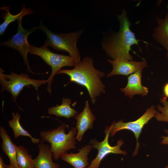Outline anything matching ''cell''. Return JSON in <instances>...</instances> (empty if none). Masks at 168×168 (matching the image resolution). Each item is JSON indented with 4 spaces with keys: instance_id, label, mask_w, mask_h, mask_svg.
I'll list each match as a JSON object with an SVG mask.
<instances>
[{
    "instance_id": "6da1fadb",
    "label": "cell",
    "mask_w": 168,
    "mask_h": 168,
    "mask_svg": "<svg viewBox=\"0 0 168 168\" xmlns=\"http://www.w3.org/2000/svg\"><path fill=\"white\" fill-rule=\"evenodd\" d=\"M120 24L118 32H114L102 42V48L107 54L113 60L120 58L133 61L129 52L133 44L138 46L140 40L130 29L131 23L127 16V12L123 9L120 15H117Z\"/></svg>"
},
{
    "instance_id": "7a4b0ae2",
    "label": "cell",
    "mask_w": 168,
    "mask_h": 168,
    "mask_svg": "<svg viewBox=\"0 0 168 168\" xmlns=\"http://www.w3.org/2000/svg\"><path fill=\"white\" fill-rule=\"evenodd\" d=\"M65 74L70 77V81L85 87L87 90L92 104L96 103L97 96L105 92V86L101 79L105 76L104 72L96 69L90 57H86L77 63L72 69L59 70L58 74Z\"/></svg>"
},
{
    "instance_id": "3957f363",
    "label": "cell",
    "mask_w": 168,
    "mask_h": 168,
    "mask_svg": "<svg viewBox=\"0 0 168 168\" xmlns=\"http://www.w3.org/2000/svg\"><path fill=\"white\" fill-rule=\"evenodd\" d=\"M67 127V125L63 124L55 129L42 131L40 133L41 140L50 144L53 158L55 160H58L68 151L76 148L77 130L72 127L66 133Z\"/></svg>"
},
{
    "instance_id": "277c9868",
    "label": "cell",
    "mask_w": 168,
    "mask_h": 168,
    "mask_svg": "<svg viewBox=\"0 0 168 168\" xmlns=\"http://www.w3.org/2000/svg\"><path fill=\"white\" fill-rule=\"evenodd\" d=\"M40 22L38 29L41 30L47 36L45 44L57 51L68 52L70 56L74 58L78 63L81 61L76 44L79 38L84 32V29L69 33H57L50 31L44 25L42 21Z\"/></svg>"
},
{
    "instance_id": "5b68a950",
    "label": "cell",
    "mask_w": 168,
    "mask_h": 168,
    "mask_svg": "<svg viewBox=\"0 0 168 168\" xmlns=\"http://www.w3.org/2000/svg\"><path fill=\"white\" fill-rule=\"evenodd\" d=\"M4 72V70L0 68L1 92L5 91L9 92L11 95L12 100L15 102L21 91L25 87L30 85H32L35 87L37 92L38 100H39L38 88L48 82V79L41 80L31 79L27 74L25 73H21L18 74L11 71L10 74H5Z\"/></svg>"
},
{
    "instance_id": "8992f818",
    "label": "cell",
    "mask_w": 168,
    "mask_h": 168,
    "mask_svg": "<svg viewBox=\"0 0 168 168\" xmlns=\"http://www.w3.org/2000/svg\"><path fill=\"white\" fill-rule=\"evenodd\" d=\"M45 44L41 47H36L30 44L29 53L38 55L50 66L52 69L50 75L48 78L47 89L51 94V86L55 75L58 74L59 70L65 66H75L78 63L73 57L55 53L51 52Z\"/></svg>"
},
{
    "instance_id": "52a82bcc",
    "label": "cell",
    "mask_w": 168,
    "mask_h": 168,
    "mask_svg": "<svg viewBox=\"0 0 168 168\" xmlns=\"http://www.w3.org/2000/svg\"><path fill=\"white\" fill-rule=\"evenodd\" d=\"M22 19L17 21L18 27L16 33L8 40L1 43L0 45L11 48L19 51L22 57L24 64L27 66V72L36 74L31 70L27 57V54L29 52L30 47V44L27 41V37L30 34L38 29V27L34 26L30 30H25L22 26Z\"/></svg>"
},
{
    "instance_id": "ba28073f",
    "label": "cell",
    "mask_w": 168,
    "mask_h": 168,
    "mask_svg": "<svg viewBox=\"0 0 168 168\" xmlns=\"http://www.w3.org/2000/svg\"><path fill=\"white\" fill-rule=\"evenodd\" d=\"M113 124V123L109 126L106 127L104 131L105 133V138L102 141L99 142L95 139L90 140V143L92 148L96 149L98 152L96 157L88 166V168H99L102 160L110 154H127V152L126 151L120 149L121 147L124 143L122 140H118L117 144L114 146H111L109 143V138Z\"/></svg>"
},
{
    "instance_id": "9c48e42d",
    "label": "cell",
    "mask_w": 168,
    "mask_h": 168,
    "mask_svg": "<svg viewBox=\"0 0 168 168\" xmlns=\"http://www.w3.org/2000/svg\"><path fill=\"white\" fill-rule=\"evenodd\" d=\"M158 112L155 109V106L152 105L147 109L143 115L134 121L124 122L122 119L116 123L114 121L110 132V135L113 137L116 132L122 130H128L132 131L134 134L137 141L136 147L133 154V156H135L138 154L139 147L138 139L142 128L152 118L155 117Z\"/></svg>"
},
{
    "instance_id": "30bf717a",
    "label": "cell",
    "mask_w": 168,
    "mask_h": 168,
    "mask_svg": "<svg viewBox=\"0 0 168 168\" xmlns=\"http://www.w3.org/2000/svg\"><path fill=\"white\" fill-rule=\"evenodd\" d=\"M107 61L113 66L112 71L107 75V77L118 75L128 76L138 70H143L147 66L145 61H133L117 58L114 60L108 59Z\"/></svg>"
},
{
    "instance_id": "8fae6325",
    "label": "cell",
    "mask_w": 168,
    "mask_h": 168,
    "mask_svg": "<svg viewBox=\"0 0 168 168\" xmlns=\"http://www.w3.org/2000/svg\"><path fill=\"white\" fill-rule=\"evenodd\" d=\"M74 118L77 121L75 127L77 130L76 140L80 141L85 132L87 130L93 128V123L96 119L90 108L88 100L86 101L82 111L79 114H76Z\"/></svg>"
},
{
    "instance_id": "7c38bea8",
    "label": "cell",
    "mask_w": 168,
    "mask_h": 168,
    "mask_svg": "<svg viewBox=\"0 0 168 168\" xmlns=\"http://www.w3.org/2000/svg\"><path fill=\"white\" fill-rule=\"evenodd\" d=\"M143 70L137 71L128 77V82L126 86L120 89L126 96L132 98L135 95H147L148 91L147 87L142 85L141 82L142 73Z\"/></svg>"
},
{
    "instance_id": "4fadbf2b",
    "label": "cell",
    "mask_w": 168,
    "mask_h": 168,
    "mask_svg": "<svg viewBox=\"0 0 168 168\" xmlns=\"http://www.w3.org/2000/svg\"><path fill=\"white\" fill-rule=\"evenodd\" d=\"M92 148L91 144L86 145L78 149V153H66L61 158L74 168H85L89 165L88 155Z\"/></svg>"
},
{
    "instance_id": "5bb4252c",
    "label": "cell",
    "mask_w": 168,
    "mask_h": 168,
    "mask_svg": "<svg viewBox=\"0 0 168 168\" xmlns=\"http://www.w3.org/2000/svg\"><path fill=\"white\" fill-rule=\"evenodd\" d=\"M39 149L37 156L34 159L35 168H58L59 164L54 163L52 160L53 153L49 145L42 140L38 143Z\"/></svg>"
},
{
    "instance_id": "9a60e30c",
    "label": "cell",
    "mask_w": 168,
    "mask_h": 168,
    "mask_svg": "<svg viewBox=\"0 0 168 168\" xmlns=\"http://www.w3.org/2000/svg\"><path fill=\"white\" fill-rule=\"evenodd\" d=\"M167 13L164 18H156L157 26L154 29L152 36L166 51L168 58V5Z\"/></svg>"
},
{
    "instance_id": "2e32d148",
    "label": "cell",
    "mask_w": 168,
    "mask_h": 168,
    "mask_svg": "<svg viewBox=\"0 0 168 168\" xmlns=\"http://www.w3.org/2000/svg\"><path fill=\"white\" fill-rule=\"evenodd\" d=\"M0 136L2 140V150L8 157L10 165L19 168L16 161V145L12 142L6 130L2 126L0 127Z\"/></svg>"
},
{
    "instance_id": "e0dca14e",
    "label": "cell",
    "mask_w": 168,
    "mask_h": 168,
    "mask_svg": "<svg viewBox=\"0 0 168 168\" xmlns=\"http://www.w3.org/2000/svg\"><path fill=\"white\" fill-rule=\"evenodd\" d=\"M0 9L5 11L6 12L2 13V18L4 21L0 25V35H2L5 32L8 25L12 22L22 19L23 17L26 15L31 14L33 11L31 8H26L25 5L22 6L21 11L18 14L12 15L11 13L10 10L11 9L9 6H6L4 5Z\"/></svg>"
},
{
    "instance_id": "ac0fdd59",
    "label": "cell",
    "mask_w": 168,
    "mask_h": 168,
    "mask_svg": "<svg viewBox=\"0 0 168 168\" xmlns=\"http://www.w3.org/2000/svg\"><path fill=\"white\" fill-rule=\"evenodd\" d=\"M71 99L63 98L61 105H57L48 109V113L50 115H55L57 117H64L68 119L74 117L78 114V112L71 107Z\"/></svg>"
},
{
    "instance_id": "d6986e66",
    "label": "cell",
    "mask_w": 168,
    "mask_h": 168,
    "mask_svg": "<svg viewBox=\"0 0 168 168\" xmlns=\"http://www.w3.org/2000/svg\"><path fill=\"white\" fill-rule=\"evenodd\" d=\"M12 119L8 121V125L12 129L14 137L16 138L20 136H27L31 139V142L34 144L38 143L40 138H33L27 131L21 126L20 122L21 115L18 113H12Z\"/></svg>"
},
{
    "instance_id": "ffe728a7",
    "label": "cell",
    "mask_w": 168,
    "mask_h": 168,
    "mask_svg": "<svg viewBox=\"0 0 168 168\" xmlns=\"http://www.w3.org/2000/svg\"><path fill=\"white\" fill-rule=\"evenodd\" d=\"M16 154L19 168H35L34 159L23 146L16 145Z\"/></svg>"
},
{
    "instance_id": "44dd1931",
    "label": "cell",
    "mask_w": 168,
    "mask_h": 168,
    "mask_svg": "<svg viewBox=\"0 0 168 168\" xmlns=\"http://www.w3.org/2000/svg\"><path fill=\"white\" fill-rule=\"evenodd\" d=\"M162 105H158L157 107L159 112L155 116L156 120L159 122H168V101L165 96L162 97L161 99Z\"/></svg>"
},
{
    "instance_id": "7402d4cb",
    "label": "cell",
    "mask_w": 168,
    "mask_h": 168,
    "mask_svg": "<svg viewBox=\"0 0 168 168\" xmlns=\"http://www.w3.org/2000/svg\"><path fill=\"white\" fill-rule=\"evenodd\" d=\"M164 132L167 134V136H164L161 137L162 139L161 143V144L168 145V130L165 129Z\"/></svg>"
},
{
    "instance_id": "603a6c76",
    "label": "cell",
    "mask_w": 168,
    "mask_h": 168,
    "mask_svg": "<svg viewBox=\"0 0 168 168\" xmlns=\"http://www.w3.org/2000/svg\"><path fill=\"white\" fill-rule=\"evenodd\" d=\"M163 93L164 96L166 98H168V82L166 83L164 86Z\"/></svg>"
},
{
    "instance_id": "cb8c5ba5",
    "label": "cell",
    "mask_w": 168,
    "mask_h": 168,
    "mask_svg": "<svg viewBox=\"0 0 168 168\" xmlns=\"http://www.w3.org/2000/svg\"><path fill=\"white\" fill-rule=\"evenodd\" d=\"M5 164L4 160L1 156H0V168H5Z\"/></svg>"
},
{
    "instance_id": "d4e9b609",
    "label": "cell",
    "mask_w": 168,
    "mask_h": 168,
    "mask_svg": "<svg viewBox=\"0 0 168 168\" xmlns=\"http://www.w3.org/2000/svg\"><path fill=\"white\" fill-rule=\"evenodd\" d=\"M5 168H16L11 165H7L5 164Z\"/></svg>"
},
{
    "instance_id": "484cf974",
    "label": "cell",
    "mask_w": 168,
    "mask_h": 168,
    "mask_svg": "<svg viewBox=\"0 0 168 168\" xmlns=\"http://www.w3.org/2000/svg\"><path fill=\"white\" fill-rule=\"evenodd\" d=\"M165 168H168V166H166Z\"/></svg>"
},
{
    "instance_id": "4316f807",
    "label": "cell",
    "mask_w": 168,
    "mask_h": 168,
    "mask_svg": "<svg viewBox=\"0 0 168 168\" xmlns=\"http://www.w3.org/2000/svg\"><path fill=\"white\" fill-rule=\"evenodd\" d=\"M88 168L87 167H86V168Z\"/></svg>"
},
{
    "instance_id": "83f0119b",
    "label": "cell",
    "mask_w": 168,
    "mask_h": 168,
    "mask_svg": "<svg viewBox=\"0 0 168 168\" xmlns=\"http://www.w3.org/2000/svg\"><path fill=\"white\" fill-rule=\"evenodd\" d=\"M60 168L59 167V168Z\"/></svg>"
}]
</instances>
